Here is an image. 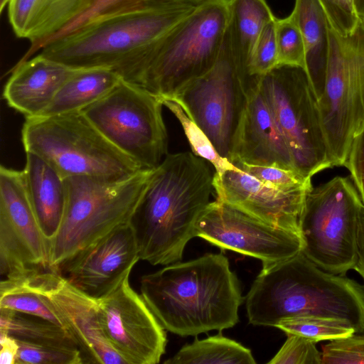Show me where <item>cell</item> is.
Segmentation results:
<instances>
[{"instance_id":"6da1fadb","label":"cell","mask_w":364,"mask_h":364,"mask_svg":"<svg viewBox=\"0 0 364 364\" xmlns=\"http://www.w3.org/2000/svg\"><path fill=\"white\" fill-rule=\"evenodd\" d=\"M207 162L187 151L166 155L155 168L129 222L140 259L153 265L181 262L214 190Z\"/></svg>"},{"instance_id":"7a4b0ae2","label":"cell","mask_w":364,"mask_h":364,"mask_svg":"<svg viewBox=\"0 0 364 364\" xmlns=\"http://www.w3.org/2000/svg\"><path fill=\"white\" fill-rule=\"evenodd\" d=\"M141 295L163 328L181 336L232 328L244 298L223 253L176 262L141 278Z\"/></svg>"},{"instance_id":"3957f363","label":"cell","mask_w":364,"mask_h":364,"mask_svg":"<svg viewBox=\"0 0 364 364\" xmlns=\"http://www.w3.org/2000/svg\"><path fill=\"white\" fill-rule=\"evenodd\" d=\"M249 323L274 326L282 320L318 316L348 321L364 334V286L319 268L301 252L262 267L246 296Z\"/></svg>"},{"instance_id":"277c9868","label":"cell","mask_w":364,"mask_h":364,"mask_svg":"<svg viewBox=\"0 0 364 364\" xmlns=\"http://www.w3.org/2000/svg\"><path fill=\"white\" fill-rule=\"evenodd\" d=\"M196 6H142L100 18L48 42L40 53L73 69H110L127 80L139 60Z\"/></svg>"},{"instance_id":"5b68a950","label":"cell","mask_w":364,"mask_h":364,"mask_svg":"<svg viewBox=\"0 0 364 364\" xmlns=\"http://www.w3.org/2000/svg\"><path fill=\"white\" fill-rule=\"evenodd\" d=\"M229 22L228 0H205L136 64L127 82L173 97L215 63Z\"/></svg>"},{"instance_id":"8992f818","label":"cell","mask_w":364,"mask_h":364,"mask_svg":"<svg viewBox=\"0 0 364 364\" xmlns=\"http://www.w3.org/2000/svg\"><path fill=\"white\" fill-rule=\"evenodd\" d=\"M155 168H143L116 181L89 176L64 178L66 204L60 227L50 241L49 269L129 224Z\"/></svg>"},{"instance_id":"52a82bcc","label":"cell","mask_w":364,"mask_h":364,"mask_svg":"<svg viewBox=\"0 0 364 364\" xmlns=\"http://www.w3.org/2000/svg\"><path fill=\"white\" fill-rule=\"evenodd\" d=\"M21 140L26 152L43 158L63 178L89 176L116 181L143 169L81 111L26 118Z\"/></svg>"},{"instance_id":"ba28073f","label":"cell","mask_w":364,"mask_h":364,"mask_svg":"<svg viewBox=\"0 0 364 364\" xmlns=\"http://www.w3.org/2000/svg\"><path fill=\"white\" fill-rule=\"evenodd\" d=\"M258 84L284 137L296 171L306 178L332 167L318 99L305 70L279 65Z\"/></svg>"},{"instance_id":"9c48e42d","label":"cell","mask_w":364,"mask_h":364,"mask_svg":"<svg viewBox=\"0 0 364 364\" xmlns=\"http://www.w3.org/2000/svg\"><path fill=\"white\" fill-rule=\"evenodd\" d=\"M363 202L347 178L336 176L306 193L300 229L301 252L323 270L340 275L358 262L357 230Z\"/></svg>"},{"instance_id":"30bf717a","label":"cell","mask_w":364,"mask_h":364,"mask_svg":"<svg viewBox=\"0 0 364 364\" xmlns=\"http://www.w3.org/2000/svg\"><path fill=\"white\" fill-rule=\"evenodd\" d=\"M162 99L124 80L81 112L116 148L141 168H156L167 155Z\"/></svg>"},{"instance_id":"8fae6325","label":"cell","mask_w":364,"mask_h":364,"mask_svg":"<svg viewBox=\"0 0 364 364\" xmlns=\"http://www.w3.org/2000/svg\"><path fill=\"white\" fill-rule=\"evenodd\" d=\"M258 76L251 75L235 58L227 28L212 68L169 98L181 104L218 153L229 161L250 91Z\"/></svg>"},{"instance_id":"7c38bea8","label":"cell","mask_w":364,"mask_h":364,"mask_svg":"<svg viewBox=\"0 0 364 364\" xmlns=\"http://www.w3.org/2000/svg\"><path fill=\"white\" fill-rule=\"evenodd\" d=\"M329 40L326 81L318 105L332 166H344L353 137L364 121V107L348 37L329 24Z\"/></svg>"},{"instance_id":"4fadbf2b","label":"cell","mask_w":364,"mask_h":364,"mask_svg":"<svg viewBox=\"0 0 364 364\" xmlns=\"http://www.w3.org/2000/svg\"><path fill=\"white\" fill-rule=\"evenodd\" d=\"M196 237L257 258L262 267L287 260L304 247L301 234L265 223L218 200L210 202L200 216Z\"/></svg>"},{"instance_id":"5bb4252c","label":"cell","mask_w":364,"mask_h":364,"mask_svg":"<svg viewBox=\"0 0 364 364\" xmlns=\"http://www.w3.org/2000/svg\"><path fill=\"white\" fill-rule=\"evenodd\" d=\"M49 240L28 198L22 171L0 167V273L3 278L49 269Z\"/></svg>"},{"instance_id":"9a60e30c","label":"cell","mask_w":364,"mask_h":364,"mask_svg":"<svg viewBox=\"0 0 364 364\" xmlns=\"http://www.w3.org/2000/svg\"><path fill=\"white\" fill-rule=\"evenodd\" d=\"M127 273L109 292L97 299L105 333L127 364H156L167 344L165 329Z\"/></svg>"},{"instance_id":"2e32d148","label":"cell","mask_w":364,"mask_h":364,"mask_svg":"<svg viewBox=\"0 0 364 364\" xmlns=\"http://www.w3.org/2000/svg\"><path fill=\"white\" fill-rule=\"evenodd\" d=\"M25 274L54 310L80 349L84 363L127 364L105 333L97 299L50 269H34Z\"/></svg>"},{"instance_id":"e0dca14e","label":"cell","mask_w":364,"mask_h":364,"mask_svg":"<svg viewBox=\"0 0 364 364\" xmlns=\"http://www.w3.org/2000/svg\"><path fill=\"white\" fill-rule=\"evenodd\" d=\"M213 187L216 200L265 223L301 234L305 198L312 186L282 191L236 168L215 172Z\"/></svg>"},{"instance_id":"ac0fdd59","label":"cell","mask_w":364,"mask_h":364,"mask_svg":"<svg viewBox=\"0 0 364 364\" xmlns=\"http://www.w3.org/2000/svg\"><path fill=\"white\" fill-rule=\"evenodd\" d=\"M139 259L137 242L129 223L77 254L58 272L85 294L99 299L132 272Z\"/></svg>"},{"instance_id":"d6986e66","label":"cell","mask_w":364,"mask_h":364,"mask_svg":"<svg viewBox=\"0 0 364 364\" xmlns=\"http://www.w3.org/2000/svg\"><path fill=\"white\" fill-rule=\"evenodd\" d=\"M259 77L250 91L229 161L232 164L241 162L295 170L287 143L259 89Z\"/></svg>"},{"instance_id":"ffe728a7","label":"cell","mask_w":364,"mask_h":364,"mask_svg":"<svg viewBox=\"0 0 364 364\" xmlns=\"http://www.w3.org/2000/svg\"><path fill=\"white\" fill-rule=\"evenodd\" d=\"M75 70L39 53L18 63L4 86L3 97L26 118L39 116Z\"/></svg>"},{"instance_id":"44dd1931","label":"cell","mask_w":364,"mask_h":364,"mask_svg":"<svg viewBox=\"0 0 364 364\" xmlns=\"http://www.w3.org/2000/svg\"><path fill=\"white\" fill-rule=\"evenodd\" d=\"M92 0H9L8 16L15 35L31 46L22 60L56 38L81 16Z\"/></svg>"},{"instance_id":"7402d4cb","label":"cell","mask_w":364,"mask_h":364,"mask_svg":"<svg viewBox=\"0 0 364 364\" xmlns=\"http://www.w3.org/2000/svg\"><path fill=\"white\" fill-rule=\"evenodd\" d=\"M22 172L38 223L50 242L60 227L65 212L64 178L46 160L31 152H26Z\"/></svg>"},{"instance_id":"603a6c76","label":"cell","mask_w":364,"mask_h":364,"mask_svg":"<svg viewBox=\"0 0 364 364\" xmlns=\"http://www.w3.org/2000/svg\"><path fill=\"white\" fill-rule=\"evenodd\" d=\"M303 36L305 71L318 100L323 91L329 56V22L318 0H295L291 12Z\"/></svg>"},{"instance_id":"cb8c5ba5","label":"cell","mask_w":364,"mask_h":364,"mask_svg":"<svg viewBox=\"0 0 364 364\" xmlns=\"http://www.w3.org/2000/svg\"><path fill=\"white\" fill-rule=\"evenodd\" d=\"M122 80L107 68L76 69L39 116L81 111L108 94Z\"/></svg>"},{"instance_id":"d4e9b609","label":"cell","mask_w":364,"mask_h":364,"mask_svg":"<svg viewBox=\"0 0 364 364\" xmlns=\"http://www.w3.org/2000/svg\"><path fill=\"white\" fill-rule=\"evenodd\" d=\"M228 1V33L232 53L240 65L250 73V60L258 37L266 23L275 16L265 0Z\"/></svg>"},{"instance_id":"484cf974","label":"cell","mask_w":364,"mask_h":364,"mask_svg":"<svg viewBox=\"0 0 364 364\" xmlns=\"http://www.w3.org/2000/svg\"><path fill=\"white\" fill-rule=\"evenodd\" d=\"M165 364H255L251 350L221 333L183 346Z\"/></svg>"},{"instance_id":"4316f807","label":"cell","mask_w":364,"mask_h":364,"mask_svg":"<svg viewBox=\"0 0 364 364\" xmlns=\"http://www.w3.org/2000/svg\"><path fill=\"white\" fill-rule=\"evenodd\" d=\"M0 309L41 317L61 326L54 310L32 287L25 273L1 279Z\"/></svg>"},{"instance_id":"83f0119b","label":"cell","mask_w":364,"mask_h":364,"mask_svg":"<svg viewBox=\"0 0 364 364\" xmlns=\"http://www.w3.org/2000/svg\"><path fill=\"white\" fill-rule=\"evenodd\" d=\"M0 331L30 342L75 343L60 326L41 317L9 309H0Z\"/></svg>"},{"instance_id":"f1b7e54d","label":"cell","mask_w":364,"mask_h":364,"mask_svg":"<svg viewBox=\"0 0 364 364\" xmlns=\"http://www.w3.org/2000/svg\"><path fill=\"white\" fill-rule=\"evenodd\" d=\"M275 327L287 334L306 337L316 343L349 338L355 332L346 320L318 316H299L280 321Z\"/></svg>"},{"instance_id":"f546056e","label":"cell","mask_w":364,"mask_h":364,"mask_svg":"<svg viewBox=\"0 0 364 364\" xmlns=\"http://www.w3.org/2000/svg\"><path fill=\"white\" fill-rule=\"evenodd\" d=\"M163 104L176 116L181 124L193 153L210 163L215 172L236 168L227 159L216 151L211 141L201 128L186 114L174 98H162Z\"/></svg>"},{"instance_id":"4dcf8cb0","label":"cell","mask_w":364,"mask_h":364,"mask_svg":"<svg viewBox=\"0 0 364 364\" xmlns=\"http://www.w3.org/2000/svg\"><path fill=\"white\" fill-rule=\"evenodd\" d=\"M16 364H82L75 343H36L18 340Z\"/></svg>"},{"instance_id":"1f68e13d","label":"cell","mask_w":364,"mask_h":364,"mask_svg":"<svg viewBox=\"0 0 364 364\" xmlns=\"http://www.w3.org/2000/svg\"><path fill=\"white\" fill-rule=\"evenodd\" d=\"M278 65L306 68L305 45L301 30L291 13L276 21Z\"/></svg>"},{"instance_id":"d6a6232c","label":"cell","mask_w":364,"mask_h":364,"mask_svg":"<svg viewBox=\"0 0 364 364\" xmlns=\"http://www.w3.org/2000/svg\"><path fill=\"white\" fill-rule=\"evenodd\" d=\"M233 165L266 185L279 190L294 191L312 186L311 178L304 176L294 169L241 162Z\"/></svg>"},{"instance_id":"836d02e7","label":"cell","mask_w":364,"mask_h":364,"mask_svg":"<svg viewBox=\"0 0 364 364\" xmlns=\"http://www.w3.org/2000/svg\"><path fill=\"white\" fill-rule=\"evenodd\" d=\"M274 17L263 27L257 41L250 64L252 76L262 75L278 65Z\"/></svg>"},{"instance_id":"e575fe53","label":"cell","mask_w":364,"mask_h":364,"mask_svg":"<svg viewBox=\"0 0 364 364\" xmlns=\"http://www.w3.org/2000/svg\"><path fill=\"white\" fill-rule=\"evenodd\" d=\"M322 353L313 341L296 334L287 338L268 364H321Z\"/></svg>"},{"instance_id":"d590c367","label":"cell","mask_w":364,"mask_h":364,"mask_svg":"<svg viewBox=\"0 0 364 364\" xmlns=\"http://www.w3.org/2000/svg\"><path fill=\"white\" fill-rule=\"evenodd\" d=\"M321 353L322 364H364V334L330 341Z\"/></svg>"},{"instance_id":"8d00e7d4","label":"cell","mask_w":364,"mask_h":364,"mask_svg":"<svg viewBox=\"0 0 364 364\" xmlns=\"http://www.w3.org/2000/svg\"><path fill=\"white\" fill-rule=\"evenodd\" d=\"M142 6H147L146 0H92L90 7L54 39L94 20Z\"/></svg>"},{"instance_id":"74e56055","label":"cell","mask_w":364,"mask_h":364,"mask_svg":"<svg viewBox=\"0 0 364 364\" xmlns=\"http://www.w3.org/2000/svg\"><path fill=\"white\" fill-rule=\"evenodd\" d=\"M330 26L340 36L346 37L356 28L359 18L353 0H318Z\"/></svg>"},{"instance_id":"f35d334b","label":"cell","mask_w":364,"mask_h":364,"mask_svg":"<svg viewBox=\"0 0 364 364\" xmlns=\"http://www.w3.org/2000/svg\"><path fill=\"white\" fill-rule=\"evenodd\" d=\"M344 166L364 203V121L353 137Z\"/></svg>"},{"instance_id":"ab89813d","label":"cell","mask_w":364,"mask_h":364,"mask_svg":"<svg viewBox=\"0 0 364 364\" xmlns=\"http://www.w3.org/2000/svg\"><path fill=\"white\" fill-rule=\"evenodd\" d=\"M358 69L361 96L364 107V21L359 19L353 33L348 36Z\"/></svg>"},{"instance_id":"60d3db41","label":"cell","mask_w":364,"mask_h":364,"mask_svg":"<svg viewBox=\"0 0 364 364\" xmlns=\"http://www.w3.org/2000/svg\"><path fill=\"white\" fill-rule=\"evenodd\" d=\"M0 364H16L18 344L14 337L0 331Z\"/></svg>"},{"instance_id":"b9f144b4","label":"cell","mask_w":364,"mask_h":364,"mask_svg":"<svg viewBox=\"0 0 364 364\" xmlns=\"http://www.w3.org/2000/svg\"><path fill=\"white\" fill-rule=\"evenodd\" d=\"M358 262L355 270L364 281V203L360 209L357 230Z\"/></svg>"},{"instance_id":"7bdbcfd3","label":"cell","mask_w":364,"mask_h":364,"mask_svg":"<svg viewBox=\"0 0 364 364\" xmlns=\"http://www.w3.org/2000/svg\"><path fill=\"white\" fill-rule=\"evenodd\" d=\"M205 0H146V6L158 9L196 6Z\"/></svg>"},{"instance_id":"ee69618b","label":"cell","mask_w":364,"mask_h":364,"mask_svg":"<svg viewBox=\"0 0 364 364\" xmlns=\"http://www.w3.org/2000/svg\"><path fill=\"white\" fill-rule=\"evenodd\" d=\"M353 4L358 17L364 21V0H353Z\"/></svg>"},{"instance_id":"f6af8a7d","label":"cell","mask_w":364,"mask_h":364,"mask_svg":"<svg viewBox=\"0 0 364 364\" xmlns=\"http://www.w3.org/2000/svg\"><path fill=\"white\" fill-rule=\"evenodd\" d=\"M9 1V0H1V4H0L1 12L3 11L4 8L5 7V6L6 4H8Z\"/></svg>"}]
</instances>
